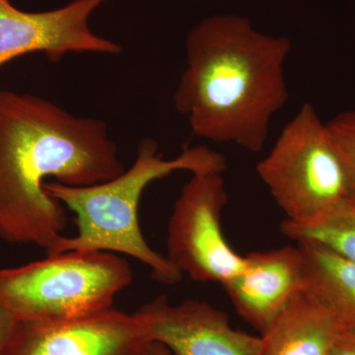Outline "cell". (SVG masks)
Listing matches in <instances>:
<instances>
[{"label":"cell","instance_id":"obj_1","mask_svg":"<svg viewBox=\"0 0 355 355\" xmlns=\"http://www.w3.org/2000/svg\"><path fill=\"white\" fill-rule=\"evenodd\" d=\"M125 168L106 123L31 94L0 91V237L46 252L67 223L48 180L85 187Z\"/></svg>","mask_w":355,"mask_h":355},{"label":"cell","instance_id":"obj_2","mask_svg":"<svg viewBox=\"0 0 355 355\" xmlns=\"http://www.w3.org/2000/svg\"><path fill=\"white\" fill-rule=\"evenodd\" d=\"M184 46L186 67L174 104L191 132L263 151L273 116L288 101L291 40L257 31L240 16L214 15L189 32Z\"/></svg>","mask_w":355,"mask_h":355},{"label":"cell","instance_id":"obj_3","mask_svg":"<svg viewBox=\"0 0 355 355\" xmlns=\"http://www.w3.org/2000/svg\"><path fill=\"white\" fill-rule=\"evenodd\" d=\"M226 165L225 156L207 146H187L176 157L167 159L157 141L144 139L132 165L109 181L85 187L46 182L44 190L76 214L77 226L76 236H62L46 254L67 251L125 254L148 266L156 282L175 286L183 279V273L167 257L151 249L140 229L142 193L153 182L173 173L223 174Z\"/></svg>","mask_w":355,"mask_h":355},{"label":"cell","instance_id":"obj_4","mask_svg":"<svg viewBox=\"0 0 355 355\" xmlns=\"http://www.w3.org/2000/svg\"><path fill=\"white\" fill-rule=\"evenodd\" d=\"M130 263L104 251H67L0 270V305L21 321H58L113 308Z\"/></svg>","mask_w":355,"mask_h":355},{"label":"cell","instance_id":"obj_5","mask_svg":"<svg viewBox=\"0 0 355 355\" xmlns=\"http://www.w3.org/2000/svg\"><path fill=\"white\" fill-rule=\"evenodd\" d=\"M257 173L287 220L318 218L347 198L330 130L310 103L286 123Z\"/></svg>","mask_w":355,"mask_h":355},{"label":"cell","instance_id":"obj_6","mask_svg":"<svg viewBox=\"0 0 355 355\" xmlns=\"http://www.w3.org/2000/svg\"><path fill=\"white\" fill-rule=\"evenodd\" d=\"M228 203L222 173L191 174L175 202L168 224L170 261L183 275L200 282L222 286L240 275L246 257L230 246L222 230Z\"/></svg>","mask_w":355,"mask_h":355},{"label":"cell","instance_id":"obj_7","mask_svg":"<svg viewBox=\"0 0 355 355\" xmlns=\"http://www.w3.org/2000/svg\"><path fill=\"white\" fill-rule=\"evenodd\" d=\"M151 343L137 318L110 308L58 321L15 320L3 355H146Z\"/></svg>","mask_w":355,"mask_h":355},{"label":"cell","instance_id":"obj_8","mask_svg":"<svg viewBox=\"0 0 355 355\" xmlns=\"http://www.w3.org/2000/svg\"><path fill=\"white\" fill-rule=\"evenodd\" d=\"M109 0H72L43 12H24L0 3V67L9 60L41 51L53 62L70 53L120 55V44L95 34L89 21Z\"/></svg>","mask_w":355,"mask_h":355},{"label":"cell","instance_id":"obj_9","mask_svg":"<svg viewBox=\"0 0 355 355\" xmlns=\"http://www.w3.org/2000/svg\"><path fill=\"white\" fill-rule=\"evenodd\" d=\"M151 342L172 355H261V336L235 330L223 311L198 299L171 304L158 296L133 313Z\"/></svg>","mask_w":355,"mask_h":355},{"label":"cell","instance_id":"obj_10","mask_svg":"<svg viewBox=\"0 0 355 355\" xmlns=\"http://www.w3.org/2000/svg\"><path fill=\"white\" fill-rule=\"evenodd\" d=\"M245 257L243 272L223 288L238 314L263 335L304 291L302 256L297 246H286Z\"/></svg>","mask_w":355,"mask_h":355},{"label":"cell","instance_id":"obj_11","mask_svg":"<svg viewBox=\"0 0 355 355\" xmlns=\"http://www.w3.org/2000/svg\"><path fill=\"white\" fill-rule=\"evenodd\" d=\"M340 329L335 315L304 289L261 335V355H328Z\"/></svg>","mask_w":355,"mask_h":355},{"label":"cell","instance_id":"obj_12","mask_svg":"<svg viewBox=\"0 0 355 355\" xmlns=\"http://www.w3.org/2000/svg\"><path fill=\"white\" fill-rule=\"evenodd\" d=\"M296 243L306 291L335 315L343 328L355 329V261L319 243Z\"/></svg>","mask_w":355,"mask_h":355},{"label":"cell","instance_id":"obj_13","mask_svg":"<svg viewBox=\"0 0 355 355\" xmlns=\"http://www.w3.org/2000/svg\"><path fill=\"white\" fill-rule=\"evenodd\" d=\"M280 230L294 241L319 243L355 261V200L347 198L324 216L304 222L284 219Z\"/></svg>","mask_w":355,"mask_h":355},{"label":"cell","instance_id":"obj_14","mask_svg":"<svg viewBox=\"0 0 355 355\" xmlns=\"http://www.w3.org/2000/svg\"><path fill=\"white\" fill-rule=\"evenodd\" d=\"M326 123L342 162L347 198L355 200V110L336 114Z\"/></svg>","mask_w":355,"mask_h":355},{"label":"cell","instance_id":"obj_15","mask_svg":"<svg viewBox=\"0 0 355 355\" xmlns=\"http://www.w3.org/2000/svg\"><path fill=\"white\" fill-rule=\"evenodd\" d=\"M328 355H355V329H340Z\"/></svg>","mask_w":355,"mask_h":355},{"label":"cell","instance_id":"obj_16","mask_svg":"<svg viewBox=\"0 0 355 355\" xmlns=\"http://www.w3.org/2000/svg\"><path fill=\"white\" fill-rule=\"evenodd\" d=\"M14 323H15V318L0 305V355L4 354Z\"/></svg>","mask_w":355,"mask_h":355},{"label":"cell","instance_id":"obj_17","mask_svg":"<svg viewBox=\"0 0 355 355\" xmlns=\"http://www.w3.org/2000/svg\"><path fill=\"white\" fill-rule=\"evenodd\" d=\"M146 355H172V354L162 343L153 342L147 349Z\"/></svg>","mask_w":355,"mask_h":355},{"label":"cell","instance_id":"obj_18","mask_svg":"<svg viewBox=\"0 0 355 355\" xmlns=\"http://www.w3.org/2000/svg\"><path fill=\"white\" fill-rule=\"evenodd\" d=\"M0 3H10L9 0H0Z\"/></svg>","mask_w":355,"mask_h":355}]
</instances>
